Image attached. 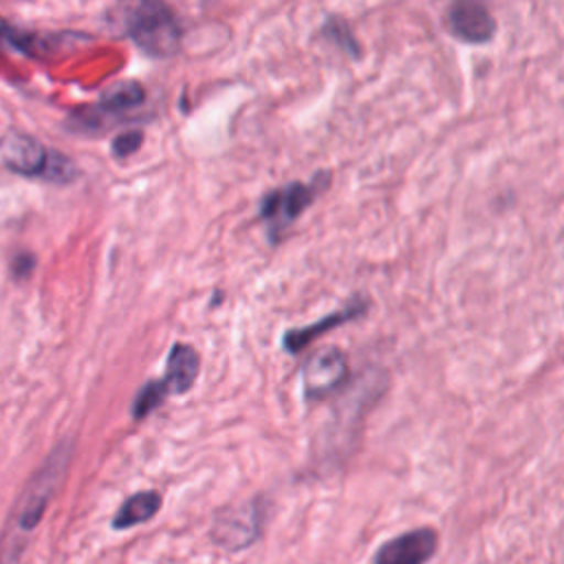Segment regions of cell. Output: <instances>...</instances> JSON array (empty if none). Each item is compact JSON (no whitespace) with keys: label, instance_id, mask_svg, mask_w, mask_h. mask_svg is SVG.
Returning a JSON list of instances; mask_svg holds the SVG:
<instances>
[{"label":"cell","instance_id":"cell-12","mask_svg":"<svg viewBox=\"0 0 564 564\" xmlns=\"http://www.w3.org/2000/svg\"><path fill=\"white\" fill-rule=\"evenodd\" d=\"M170 394V388L165 383V379L161 381H150L145 383L139 394L134 397V403H132V416L137 421L145 419L154 408H159L163 403V399Z\"/></svg>","mask_w":564,"mask_h":564},{"label":"cell","instance_id":"cell-8","mask_svg":"<svg viewBox=\"0 0 564 564\" xmlns=\"http://www.w3.org/2000/svg\"><path fill=\"white\" fill-rule=\"evenodd\" d=\"M364 313H366V302H361V300L350 302L348 306H344V308H339V311H335V313H330V315H326V317H322V319H317V322H313V324H308L304 328L289 330L284 335V348L289 352H297V350L306 348L319 335H324V333H328V330H333V328H337V326H341L346 322H352V319H357Z\"/></svg>","mask_w":564,"mask_h":564},{"label":"cell","instance_id":"cell-13","mask_svg":"<svg viewBox=\"0 0 564 564\" xmlns=\"http://www.w3.org/2000/svg\"><path fill=\"white\" fill-rule=\"evenodd\" d=\"M326 35L330 37V40H335L344 51H348L350 55H355L359 48H357V42H355V37L350 35V31H348V26L344 24V22H339V20H330L328 22V26H326Z\"/></svg>","mask_w":564,"mask_h":564},{"label":"cell","instance_id":"cell-6","mask_svg":"<svg viewBox=\"0 0 564 564\" xmlns=\"http://www.w3.org/2000/svg\"><path fill=\"white\" fill-rule=\"evenodd\" d=\"M260 513L256 500L245 507L223 509L214 520V540L225 549H245L258 535Z\"/></svg>","mask_w":564,"mask_h":564},{"label":"cell","instance_id":"cell-4","mask_svg":"<svg viewBox=\"0 0 564 564\" xmlns=\"http://www.w3.org/2000/svg\"><path fill=\"white\" fill-rule=\"evenodd\" d=\"M317 187L304 183H291L271 192L260 207V216L271 229V236H280L315 198Z\"/></svg>","mask_w":564,"mask_h":564},{"label":"cell","instance_id":"cell-14","mask_svg":"<svg viewBox=\"0 0 564 564\" xmlns=\"http://www.w3.org/2000/svg\"><path fill=\"white\" fill-rule=\"evenodd\" d=\"M141 139H143V134L139 132V130H130V132H123V134H119L117 139H115V145H112V150H115V154L117 156H128V154H132L139 145H141Z\"/></svg>","mask_w":564,"mask_h":564},{"label":"cell","instance_id":"cell-11","mask_svg":"<svg viewBox=\"0 0 564 564\" xmlns=\"http://www.w3.org/2000/svg\"><path fill=\"white\" fill-rule=\"evenodd\" d=\"M161 509V496L156 491H139L126 498L112 518L115 529H130L148 522Z\"/></svg>","mask_w":564,"mask_h":564},{"label":"cell","instance_id":"cell-2","mask_svg":"<svg viewBox=\"0 0 564 564\" xmlns=\"http://www.w3.org/2000/svg\"><path fill=\"white\" fill-rule=\"evenodd\" d=\"M68 458H70V447L68 445H59L53 449V454L46 458V463L42 465V469L29 480L22 498L18 500L15 507V527L20 531H31L33 527H37V522L42 520L51 496L55 494L57 485L62 482L66 467H68Z\"/></svg>","mask_w":564,"mask_h":564},{"label":"cell","instance_id":"cell-10","mask_svg":"<svg viewBox=\"0 0 564 564\" xmlns=\"http://www.w3.org/2000/svg\"><path fill=\"white\" fill-rule=\"evenodd\" d=\"M7 163L11 170L26 174V176H40L46 174L48 165L55 163V159H46V150L40 148L33 139H13L7 150Z\"/></svg>","mask_w":564,"mask_h":564},{"label":"cell","instance_id":"cell-7","mask_svg":"<svg viewBox=\"0 0 564 564\" xmlns=\"http://www.w3.org/2000/svg\"><path fill=\"white\" fill-rule=\"evenodd\" d=\"M452 33L469 44H485L496 33V22L478 0H454L447 15Z\"/></svg>","mask_w":564,"mask_h":564},{"label":"cell","instance_id":"cell-1","mask_svg":"<svg viewBox=\"0 0 564 564\" xmlns=\"http://www.w3.org/2000/svg\"><path fill=\"white\" fill-rule=\"evenodd\" d=\"M121 15L128 35L145 53L167 57L178 48L181 29L163 0H123Z\"/></svg>","mask_w":564,"mask_h":564},{"label":"cell","instance_id":"cell-9","mask_svg":"<svg viewBox=\"0 0 564 564\" xmlns=\"http://www.w3.org/2000/svg\"><path fill=\"white\" fill-rule=\"evenodd\" d=\"M200 370V357L198 352L187 344H174L167 355V370H165V383L172 394L187 392Z\"/></svg>","mask_w":564,"mask_h":564},{"label":"cell","instance_id":"cell-5","mask_svg":"<svg viewBox=\"0 0 564 564\" xmlns=\"http://www.w3.org/2000/svg\"><path fill=\"white\" fill-rule=\"evenodd\" d=\"M438 549V533L430 527L405 531L379 546L375 564H425Z\"/></svg>","mask_w":564,"mask_h":564},{"label":"cell","instance_id":"cell-3","mask_svg":"<svg viewBox=\"0 0 564 564\" xmlns=\"http://www.w3.org/2000/svg\"><path fill=\"white\" fill-rule=\"evenodd\" d=\"M346 379L348 359L339 348H322L304 366V392L308 399L330 397Z\"/></svg>","mask_w":564,"mask_h":564}]
</instances>
